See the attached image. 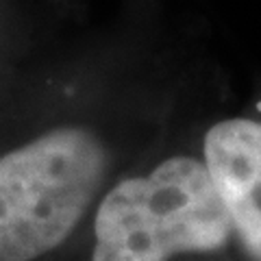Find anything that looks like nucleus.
Segmentation results:
<instances>
[{
	"mask_svg": "<svg viewBox=\"0 0 261 261\" xmlns=\"http://www.w3.org/2000/svg\"><path fill=\"white\" fill-rule=\"evenodd\" d=\"M92 226V261H174L222 250L233 235L200 152L157 142L111 178Z\"/></svg>",
	"mask_w": 261,
	"mask_h": 261,
	"instance_id": "nucleus-1",
	"label": "nucleus"
},
{
	"mask_svg": "<svg viewBox=\"0 0 261 261\" xmlns=\"http://www.w3.org/2000/svg\"><path fill=\"white\" fill-rule=\"evenodd\" d=\"M65 22L33 0H0V102Z\"/></svg>",
	"mask_w": 261,
	"mask_h": 261,
	"instance_id": "nucleus-3",
	"label": "nucleus"
},
{
	"mask_svg": "<svg viewBox=\"0 0 261 261\" xmlns=\"http://www.w3.org/2000/svg\"><path fill=\"white\" fill-rule=\"evenodd\" d=\"M200 159L252 261H261V120L231 116L202 133Z\"/></svg>",
	"mask_w": 261,
	"mask_h": 261,
	"instance_id": "nucleus-2",
	"label": "nucleus"
}]
</instances>
